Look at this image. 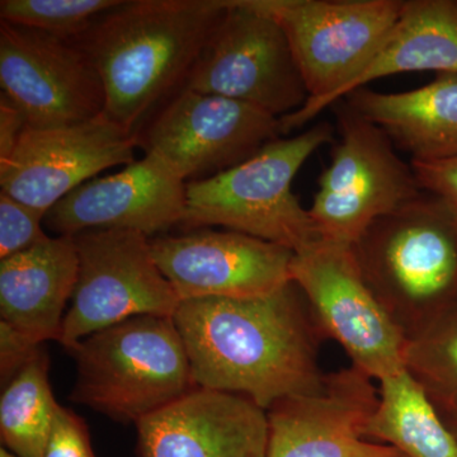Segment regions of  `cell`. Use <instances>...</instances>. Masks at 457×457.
I'll list each match as a JSON object with an SVG mask.
<instances>
[{
    "label": "cell",
    "mask_w": 457,
    "mask_h": 457,
    "mask_svg": "<svg viewBox=\"0 0 457 457\" xmlns=\"http://www.w3.org/2000/svg\"><path fill=\"white\" fill-rule=\"evenodd\" d=\"M173 319L197 387L239 394L269 411L326 378L318 362L326 339L294 281L264 296L186 300Z\"/></svg>",
    "instance_id": "obj_1"
},
{
    "label": "cell",
    "mask_w": 457,
    "mask_h": 457,
    "mask_svg": "<svg viewBox=\"0 0 457 457\" xmlns=\"http://www.w3.org/2000/svg\"><path fill=\"white\" fill-rule=\"evenodd\" d=\"M228 0H122L73 41L104 84V114L137 135L185 88Z\"/></svg>",
    "instance_id": "obj_2"
},
{
    "label": "cell",
    "mask_w": 457,
    "mask_h": 457,
    "mask_svg": "<svg viewBox=\"0 0 457 457\" xmlns=\"http://www.w3.org/2000/svg\"><path fill=\"white\" fill-rule=\"evenodd\" d=\"M366 282L407 339L457 306V213L422 191L352 245Z\"/></svg>",
    "instance_id": "obj_3"
},
{
    "label": "cell",
    "mask_w": 457,
    "mask_h": 457,
    "mask_svg": "<svg viewBox=\"0 0 457 457\" xmlns=\"http://www.w3.org/2000/svg\"><path fill=\"white\" fill-rule=\"evenodd\" d=\"M66 352L77 369L71 402L116 422L137 425L197 387L173 317L130 318Z\"/></svg>",
    "instance_id": "obj_4"
},
{
    "label": "cell",
    "mask_w": 457,
    "mask_h": 457,
    "mask_svg": "<svg viewBox=\"0 0 457 457\" xmlns=\"http://www.w3.org/2000/svg\"><path fill=\"white\" fill-rule=\"evenodd\" d=\"M333 141V128L319 122L293 137L270 141L237 167L186 185L180 224L220 227L276 243L295 253L320 239L293 182L319 147Z\"/></svg>",
    "instance_id": "obj_5"
},
{
    "label": "cell",
    "mask_w": 457,
    "mask_h": 457,
    "mask_svg": "<svg viewBox=\"0 0 457 457\" xmlns=\"http://www.w3.org/2000/svg\"><path fill=\"white\" fill-rule=\"evenodd\" d=\"M284 29L309 99L279 119L282 137L308 125L363 73L400 16L404 0H257Z\"/></svg>",
    "instance_id": "obj_6"
},
{
    "label": "cell",
    "mask_w": 457,
    "mask_h": 457,
    "mask_svg": "<svg viewBox=\"0 0 457 457\" xmlns=\"http://www.w3.org/2000/svg\"><path fill=\"white\" fill-rule=\"evenodd\" d=\"M333 106L341 140L319 177L308 210L321 240L352 246L372 222L413 200L422 189L411 165L400 159L378 126L343 99Z\"/></svg>",
    "instance_id": "obj_7"
},
{
    "label": "cell",
    "mask_w": 457,
    "mask_h": 457,
    "mask_svg": "<svg viewBox=\"0 0 457 457\" xmlns=\"http://www.w3.org/2000/svg\"><path fill=\"white\" fill-rule=\"evenodd\" d=\"M185 88L236 99L278 119L309 99L284 29L257 0H228Z\"/></svg>",
    "instance_id": "obj_8"
},
{
    "label": "cell",
    "mask_w": 457,
    "mask_h": 457,
    "mask_svg": "<svg viewBox=\"0 0 457 457\" xmlns=\"http://www.w3.org/2000/svg\"><path fill=\"white\" fill-rule=\"evenodd\" d=\"M290 273L321 336L352 365L378 381L404 371L407 337L372 293L352 246L319 239L294 254Z\"/></svg>",
    "instance_id": "obj_9"
},
{
    "label": "cell",
    "mask_w": 457,
    "mask_h": 457,
    "mask_svg": "<svg viewBox=\"0 0 457 457\" xmlns=\"http://www.w3.org/2000/svg\"><path fill=\"white\" fill-rule=\"evenodd\" d=\"M73 237L79 270L62 323L60 345L65 351L130 318L176 314L179 295L156 264L145 234L97 228Z\"/></svg>",
    "instance_id": "obj_10"
},
{
    "label": "cell",
    "mask_w": 457,
    "mask_h": 457,
    "mask_svg": "<svg viewBox=\"0 0 457 457\" xmlns=\"http://www.w3.org/2000/svg\"><path fill=\"white\" fill-rule=\"evenodd\" d=\"M282 137L279 119L220 96L183 88L137 132V146L186 183L231 170Z\"/></svg>",
    "instance_id": "obj_11"
},
{
    "label": "cell",
    "mask_w": 457,
    "mask_h": 457,
    "mask_svg": "<svg viewBox=\"0 0 457 457\" xmlns=\"http://www.w3.org/2000/svg\"><path fill=\"white\" fill-rule=\"evenodd\" d=\"M0 87L27 128L77 125L101 116L104 84L73 41L0 21Z\"/></svg>",
    "instance_id": "obj_12"
},
{
    "label": "cell",
    "mask_w": 457,
    "mask_h": 457,
    "mask_svg": "<svg viewBox=\"0 0 457 457\" xmlns=\"http://www.w3.org/2000/svg\"><path fill=\"white\" fill-rule=\"evenodd\" d=\"M378 403L374 378L356 366L328 372L319 389L278 400L267 411L266 457H408L366 438Z\"/></svg>",
    "instance_id": "obj_13"
},
{
    "label": "cell",
    "mask_w": 457,
    "mask_h": 457,
    "mask_svg": "<svg viewBox=\"0 0 457 457\" xmlns=\"http://www.w3.org/2000/svg\"><path fill=\"white\" fill-rule=\"evenodd\" d=\"M135 147L137 135L104 113L62 128H26L13 155L0 165V191L46 215L101 171L134 163Z\"/></svg>",
    "instance_id": "obj_14"
},
{
    "label": "cell",
    "mask_w": 457,
    "mask_h": 457,
    "mask_svg": "<svg viewBox=\"0 0 457 457\" xmlns=\"http://www.w3.org/2000/svg\"><path fill=\"white\" fill-rule=\"evenodd\" d=\"M150 245L180 302L264 296L291 281L294 251L237 231L200 228Z\"/></svg>",
    "instance_id": "obj_15"
},
{
    "label": "cell",
    "mask_w": 457,
    "mask_h": 457,
    "mask_svg": "<svg viewBox=\"0 0 457 457\" xmlns=\"http://www.w3.org/2000/svg\"><path fill=\"white\" fill-rule=\"evenodd\" d=\"M186 185L161 158L140 161L102 179L83 183L46 212L44 227L57 237H74L97 228L164 233L180 224Z\"/></svg>",
    "instance_id": "obj_16"
},
{
    "label": "cell",
    "mask_w": 457,
    "mask_h": 457,
    "mask_svg": "<svg viewBox=\"0 0 457 457\" xmlns=\"http://www.w3.org/2000/svg\"><path fill=\"white\" fill-rule=\"evenodd\" d=\"M139 457H266L267 411L239 394L195 387L137 422Z\"/></svg>",
    "instance_id": "obj_17"
},
{
    "label": "cell",
    "mask_w": 457,
    "mask_h": 457,
    "mask_svg": "<svg viewBox=\"0 0 457 457\" xmlns=\"http://www.w3.org/2000/svg\"><path fill=\"white\" fill-rule=\"evenodd\" d=\"M78 270L73 237H49L22 253L0 260L2 321L38 345L60 343Z\"/></svg>",
    "instance_id": "obj_18"
},
{
    "label": "cell",
    "mask_w": 457,
    "mask_h": 457,
    "mask_svg": "<svg viewBox=\"0 0 457 457\" xmlns=\"http://www.w3.org/2000/svg\"><path fill=\"white\" fill-rule=\"evenodd\" d=\"M343 101L378 126L411 161L457 155V74H437L431 83L407 92L363 87Z\"/></svg>",
    "instance_id": "obj_19"
},
{
    "label": "cell",
    "mask_w": 457,
    "mask_h": 457,
    "mask_svg": "<svg viewBox=\"0 0 457 457\" xmlns=\"http://www.w3.org/2000/svg\"><path fill=\"white\" fill-rule=\"evenodd\" d=\"M414 71L457 74V0H404L392 31L341 99L375 80Z\"/></svg>",
    "instance_id": "obj_20"
},
{
    "label": "cell",
    "mask_w": 457,
    "mask_h": 457,
    "mask_svg": "<svg viewBox=\"0 0 457 457\" xmlns=\"http://www.w3.org/2000/svg\"><path fill=\"white\" fill-rule=\"evenodd\" d=\"M380 403L366 431L408 457H457V438L407 371L378 381Z\"/></svg>",
    "instance_id": "obj_21"
},
{
    "label": "cell",
    "mask_w": 457,
    "mask_h": 457,
    "mask_svg": "<svg viewBox=\"0 0 457 457\" xmlns=\"http://www.w3.org/2000/svg\"><path fill=\"white\" fill-rule=\"evenodd\" d=\"M59 405L51 390L49 356L44 350L3 389V445L18 457H44Z\"/></svg>",
    "instance_id": "obj_22"
},
{
    "label": "cell",
    "mask_w": 457,
    "mask_h": 457,
    "mask_svg": "<svg viewBox=\"0 0 457 457\" xmlns=\"http://www.w3.org/2000/svg\"><path fill=\"white\" fill-rule=\"evenodd\" d=\"M404 366L436 408L457 407V306L407 339Z\"/></svg>",
    "instance_id": "obj_23"
},
{
    "label": "cell",
    "mask_w": 457,
    "mask_h": 457,
    "mask_svg": "<svg viewBox=\"0 0 457 457\" xmlns=\"http://www.w3.org/2000/svg\"><path fill=\"white\" fill-rule=\"evenodd\" d=\"M122 0H2L0 20L74 41Z\"/></svg>",
    "instance_id": "obj_24"
},
{
    "label": "cell",
    "mask_w": 457,
    "mask_h": 457,
    "mask_svg": "<svg viewBox=\"0 0 457 457\" xmlns=\"http://www.w3.org/2000/svg\"><path fill=\"white\" fill-rule=\"evenodd\" d=\"M45 213L0 191V260L41 245Z\"/></svg>",
    "instance_id": "obj_25"
},
{
    "label": "cell",
    "mask_w": 457,
    "mask_h": 457,
    "mask_svg": "<svg viewBox=\"0 0 457 457\" xmlns=\"http://www.w3.org/2000/svg\"><path fill=\"white\" fill-rule=\"evenodd\" d=\"M44 457H97L86 420L59 405Z\"/></svg>",
    "instance_id": "obj_26"
},
{
    "label": "cell",
    "mask_w": 457,
    "mask_h": 457,
    "mask_svg": "<svg viewBox=\"0 0 457 457\" xmlns=\"http://www.w3.org/2000/svg\"><path fill=\"white\" fill-rule=\"evenodd\" d=\"M411 165L420 189L457 213V155L440 161H411Z\"/></svg>",
    "instance_id": "obj_27"
},
{
    "label": "cell",
    "mask_w": 457,
    "mask_h": 457,
    "mask_svg": "<svg viewBox=\"0 0 457 457\" xmlns=\"http://www.w3.org/2000/svg\"><path fill=\"white\" fill-rule=\"evenodd\" d=\"M42 351V345L31 341L5 321H0V381L3 387L7 386Z\"/></svg>",
    "instance_id": "obj_28"
},
{
    "label": "cell",
    "mask_w": 457,
    "mask_h": 457,
    "mask_svg": "<svg viewBox=\"0 0 457 457\" xmlns=\"http://www.w3.org/2000/svg\"><path fill=\"white\" fill-rule=\"evenodd\" d=\"M27 128L20 108L4 95L0 96V165L7 163Z\"/></svg>",
    "instance_id": "obj_29"
},
{
    "label": "cell",
    "mask_w": 457,
    "mask_h": 457,
    "mask_svg": "<svg viewBox=\"0 0 457 457\" xmlns=\"http://www.w3.org/2000/svg\"><path fill=\"white\" fill-rule=\"evenodd\" d=\"M440 413L442 420L449 427L450 431L457 438V407H441L436 408Z\"/></svg>",
    "instance_id": "obj_30"
},
{
    "label": "cell",
    "mask_w": 457,
    "mask_h": 457,
    "mask_svg": "<svg viewBox=\"0 0 457 457\" xmlns=\"http://www.w3.org/2000/svg\"><path fill=\"white\" fill-rule=\"evenodd\" d=\"M0 457H18V456L14 455V453H12L11 451L4 449V447H2V450H0Z\"/></svg>",
    "instance_id": "obj_31"
}]
</instances>
